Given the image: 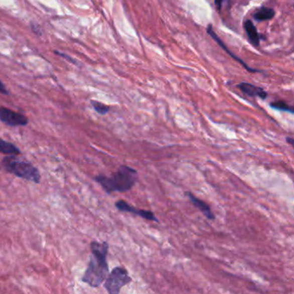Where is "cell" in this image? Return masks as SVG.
<instances>
[{
	"label": "cell",
	"mask_w": 294,
	"mask_h": 294,
	"mask_svg": "<svg viewBox=\"0 0 294 294\" xmlns=\"http://www.w3.org/2000/svg\"><path fill=\"white\" fill-rule=\"evenodd\" d=\"M90 248L92 254L83 275L82 281L92 287L97 288L106 279L109 273L107 262L109 244L106 242L100 243L93 241L90 244Z\"/></svg>",
	"instance_id": "obj_1"
},
{
	"label": "cell",
	"mask_w": 294,
	"mask_h": 294,
	"mask_svg": "<svg viewBox=\"0 0 294 294\" xmlns=\"http://www.w3.org/2000/svg\"><path fill=\"white\" fill-rule=\"evenodd\" d=\"M138 180V173L129 166L121 165L117 171L110 176L98 175L94 178L107 193H125L131 190Z\"/></svg>",
	"instance_id": "obj_2"
},
{
	"label": "cell",
	"mask_w": 294,
	"mask_h": 294,
	"mask_svg": "<svg viewBox=\"0 0 294 294\" xmlns=\"http://www.w3.org/2000/svg\"><path fill=\"white\" fill-rule=\"evenodd\" d=\"M1 164L6 171L19 178L32 181L36 184L41 182L42 177L39 170L25 160L20 159L14 155H10L9 157H6L2 160Z\"/></svg>",
	"instance_id": "obj_3"
},
{
	"label": "cell",
	"mask_w": 294,
	"mask_h": 294,
	"mask_svg": "<svg viewBox=\"0 0 294 294\" xmlns=\"http://www.w3.org/2000/svg\"><path fill=\"white\" fill-rule=\"evenodd\" d=\"M104 280L105 290L110 294H117L124 285L131 282L132 279L124 267H116L108 274Z\"/></svg>",
	"instance_id": "obj_4"
},
{
	"label": "cell",
	"mask_w": 294,
	"mask_h": 294,
	"mask_svg": "<svg viewBox=\"0 0 294 294\" xmlns=\"http://www.w3.org/2000/svg\"><path fill=\"white\" fill-rule=\"evenodd\" d=\"M0 121L11 127L25 126L29 123L27 116L24 114L19 113L15 110L4 106L0 107Z\"/></svg>",
	"instance_id": "obj_5"
},
{
	"label": "cell",
	"mask_w": 294,
	"mask_h": 294,
	"mask_svg": "<svg viewBox=\"0 0 294 294\" xmlns=\"http://www.w3.org/2000/svg\"><path fill=\"white\" fill-rule=\"evenodd\" d=\"M115 206L120 212H128L131 214L136 215L141 218L146 219V220L153 221V222H158L157 217L155 216L153 212L151 211H146V210H140V209L135 208L131 205H129L128 203L124 200H118L115 203Z\"/></svg>",
	"instance_id": "obj_6"
},
{
	"label": "cell",
	"mask_w": 294,
	"mask_h": 294,
	"mask_svg": "<svg viewBox=\"0 0 294 294\" xmlns=\"http://www.w3.org/2000/svg\"><path fill=\"white\" fill-rule=\"evenodd\" d=\"M186 195L188 197V199L192 202V204L198 210H199L200 212H202L203 215L205 216V218L209 219V220H214L215 215L213 214L212 209H211L210 205L207 203H205V201H203L201 199H199V198H197L196 196H194L193 193H190V192L186 193Z\"/></svg>",
	"instance_id": "obj_7"
},
{
	"label": "cell",
	"mask_w": 294,
	"mask_h": 294,
	"mask_svg": "<svg viewBox=\"0 0 294 294\" xmlns=\"http://www.w3.org/2000/svg\"><path fill=\"white\" fill-rule=\"evenodd\" d=\"M238 88L249 97H258L261 99L267 98V93L262 88L249 83H241L238 85Z\"/></svg>",
	"instance_id": "obj_8"
},
{
	"label": "cell",
	"mask_w": 294,
	"mask_h": 294,
	"mask_svg": "<svg viewBox=\"0 0 294 294\" xmlns=\"http://www.w3.org/2000/svg\"><path fill=\"white\" fill-rule=\"evenodd\" d=\"M207 32H208V34L210 35V36H211V37H212V38H213V39H214V40L217 42V43H218V45H220V46L222 47V48H223V49H224V50H225V51H226V52L228 53V54H229V55H230L231 57H232V58L235 59L236 61L240 62V63H241V64H242V66H243V67H244V68H245L248 71V72H252V73H255V72H258V70H254V69H252V68L248 67L247 64H245L244 62H242L241 59L238 58V57H236V55H234L232 52H230V50H229V49H228V48H227V47L224 45V43H223L222 41H221L220 38L218 37V36H217V34H216V33L214 32V31L212 30V25H209L208 28H207Z\"/></svg>",
	"instance_id": "obj_9"
},
{
	"label": "cell",
	"mask_w": 294,
	"mask_h": 294,
	"mask_svg": "<svg viewBox=\"0 0 294 294\" xmlns=\"http://www.w3.org/2000/svg\"><path fill=\"white\" fill-rule=\"evenodd\" d=\"M244 30L248 35V39L254 46H258L260 44V37L258 34L257 30L254 24L250 20H247L243 24Z\"/></svg>",
	"instance_id": "obj_10"
},
{
	"label": "cell",
	"mask_w": 294,
	"mask_h": 294,
	"mask_svg": "<svg viewBox=\"0 0 294 294\" xmlns=\"http://www.w3.org/2000/svg\"><path fill=\"white\" fill-rule=\"evenodd\" d=\"M0 153L7 155V156H10V155L19 156L21 155V151L15 144L5 141L2 138H0Z\"/></svg>",
	"instance_id": "obj_11"
},
{
	"label": "cell",
	"mask_w": 294,
	"mask_h": 294,
	"mask_svg": "<svg viewBox=\"0 0 294 294\" xmlns=\"http://www.w3.org/2000/svg\"><path fill=\"white\" fill-rule=\"evenodd\" d=\"M274 13H275L273 9L267 8V7H262L261 9L258 10L257 12L254 13V18L257 21H266V20L273 19Z\"/></svg>",
	"instance_id": "obj_12"
},
{
	"label": "cell",
	"mask_w": 294,
	"mask_h": 294,
	"mask_svg": "<svg viewBox=\"0 0 294 294\" xmlns=\"http://www.w3.org/2000/svg\"><path fill=\"white\" fill-rule=\"evenodd\" d=\"M93 109L100 115H105L109 112L110 110V106H108L106 104H103L101 102L96 101V100H92L91 101Z\"/></svg>",
	"instance_id": "obj_13"
},
{
	"label": "cell",
	"mask_w": 294,
	"mask_h": 294,
	"mask_svg": "<svg viewBox=\"0 0 294 294\" xmlns=\"http://www.w3.org/2000/svg\"><path fill=\"white\" fill-rule=\"evenodd\" d=\"M270 106L273 109H276V110H283V111H288L290 113H293V108L289 106L288 104H286L285 101H282V100L271 103Z\"/></svg>",
	"instance_id": "obj_14"
},
{
	"label": "cell",
	"mask_w": 294,
	"mask_h": 294,
	"mask_svg": "<svg viewBox=\"0 0 294 294\" xmlns=\"http://www.w3.org/2000/svg\"><path fill=\"white\" fill-rule=\"evenodd\" d=\"M54 53H55V55H59V56H61V57H62V58H64L65 60H67V61H68V62H70L71 63H73V64H76V62H75L74 59L72 58L71 56H69V55H66V54H64V53L57 51V50H55Z\"/></svg>",
	"instance_id": "obj_15"
},
{
	"label": "cell",
	"mask_w": 294,
	"mask_h": 294,
	"mask_svg": "<svg viewBox=\"0 0 294 294\" xmlns=\"http://www.w3.org/2000/svg\"><path fill=\"white\" fill-rule=\"evenodd\" d=\"M31 28L32 31L34 32L35 34L37 35H42V31H41V29L37 24H34V23H31Z\"/></svg>",
	"instance_id": "obj_16"
},
{
	"label": "cell",
	"mask_w": 294,
	"mask_h": 294,
	"mask_svg": "<svg viewBox=\"0 0 294 294\" xmlns=\"http://www.w3.org/2000/svg\"><path fill=\"white\" fill-rule=\"evenodd\" d=\"M0 93L4 94V95H8L9 94V91L7 90V86H5V84L2 82L1 80H0Z\"/></svg>",
	"instance_id": "obj_17"
},
{
	"label": "cell",
	"mask_w": 294,
	"mask_h": 294,
	"mask_svg": "<svg viewBox=\"0 0 294 294\" xmlns=\"http://www.w3.org/2000/svg\"><path fill=\"white\" fill-rule=\"evenodd\" d=\"M224 1V0H215V5H216V7H217V9L218 11H220L221 8H222Z\"/></svg>",
	"instance_id": "obj_18"
},
{
	"label": "cell",
	"mask_w": 294,
	"mask_h": 294,
	"mask_svg": "<svg viewBox=\"0 0 294 294\" xmlns=\"http://www.w3.org/2000/svg\"><path fill=\"white\" fill-rule=\"evenodd\" d=\"M285 141H286V142H287V143L290 144V145H291V146H292V145H293V138L292 137H286L285 138Z\"/></svg>",
	"instance_id": "obj_19"
}]
</instances>
